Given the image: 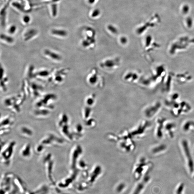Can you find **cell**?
Segmentation results:
<instances>
[{
	"label": "cell",
	"instance_id": "5b68a950",
	"mask_svg": "<svg viewBox=\"0 0 194 194\" xmlns=\"http://www.w3.org/2000/svg\"><path fill=\"white\" fill-rule=\"evenodd\" d=\"M50 71L47 70H41L35 72L34 77L39 78H45L50 75Z\"/></svg>",
	"mask_w": 194,
	"mask_h": 194
},
{
	"label": "cell",
	"instance_id": "52a82bcc",
	"mask_svg": "<svg viewBox=\"0 0 194 194\" xmlns=\"http://www.w3.org/2000/svg\"><path fill=\"white\" fill-rule=\"evenodd\" d=\"M37 33V31L35 30H31L26 33L24 34V40L28 41L33 38Z\"/></svg>",
	"mask_w": 194,
	"mask_h": 194
},
{
	"label": "cell",
	"instance_id": "6da1fadb",
	"mask_svg": "<svg viewBox=\"0 0 194 194\" xmlns=\"http://www.w3.org/2000/svg\"><path fill=\"white\" fill-rule=\"evenodd\" d=\"M43 53L45 57L53 62H61L62 60V57L60 54L50 49H45Z\"/></svg>",
	"mask_w": 194,
	"mask_h": 194
},
{
	"label": "cell",
	"instance_id": "3957f363",
	"mask_svg": "<svg viewBox=\"0 0 194 194\" xmlns=\"http://www.w3.org/2000/svg\"><path fill=\"white\" fill-rule=\"evenodd\" d=\"M66 70H61L58 71L55 75L54 78H53V81L55 84H59L64 80V77L66 75Z\"/></svg>",
	"mask_w": 194,
	"mask_h": 194
},
{
	"label": "cell",
	"instance_id": "ac0fdd59",
	"mask_svg": "<svg viewBox=\"0 0 194 194\" xmlns=\"http://www.w3.org/2000/svg\"><path fill=\"white\" fill-rule=\"evenodd\" d=\"M96 0H88V3L90 4H93L95 3Z\"/></svg>",
	"mask_w": 194,
	"mask_h": 194
},
{
	"label": "cell",
	"instance_id": "2e32d148",
	"mask_svg": "<svg viewBox=\"0 0 194 194\" xmlns=\"http://www.w3.org/2000/svg\"><path fill=\"white\" fill-rule=\"evenodd\" d=\"M165 148V146L164 145H161L160 146H159L158 148H157L156 149V150H155V152H159V151H161L163 150Z\"/></svg>",
	"mask_w": 194,
	"mask_h": 194
},
{
	"label": "cell",
	"instance_id": "ba28073f",
	"mask_svg": "<svg viewBox=\"0 0 194 194\" xmlns=\"http://www.w3.org/2000/svg\"><path fill=\"white\" fill-rule=\"evenodd\" d=\"M0 38L1 40L7 44H12L14 42V39L12 37L4 34L1 35Z\"/></svg>",
	"mask_w": 194,
	"mask_h": 194
},
{
	"label": "cell",
	"instance_id": "e0dca14e",
	"mask_svg": "<svg viewBox=\"0 0 194 194\" xmlns=\"http://www.w3.org/2000/svg\"><path fill=\"white\" fill-rule=\"evenodd\" d=\"M24 21L27 24L28 22H29L30 21V18L28 16H26L24 17Z\"/></svg>",
	"mask_w": 194,
	"mask_h": 194
},
{
	"label": "cell",
	"instance_id": "9c48e42d",
	"mask_svg": "<svg viewBox=\"0 0 194 194\" xmlns=\"http://www.w3.org/2000/svg\"><path fill=\"white\" fill-rule=\"evenodd\" d=\"M30 146L29 145H27L22 151V155L24 156L27 157L29 156L30 154Z\"/></svg>",
	"mask_w": 194,
	"mask_h": 194
},
{
	"label": "cell",
	"instance_id": "7c38bea8",
	"mask_svg": "<svg viewBox=\"0 0 194 194\" xmlns=\"http://www.w3.org/2000/svg\"><path fill=\"white\" fill-rule=\"evenodd\" d=\"M52 12L54 16H55L57 15V5L54 4H53L52 6Z\"/></svg>",
	"mask_w": 194,
	"mask_h": 194
},
{
	"label": "cell",
	"instance_id": "277c9868",
	"mask_svg": "<svg viewBox=\"0 0 194 194\" xmlns=\"http://www.w3.org/2000/svg\"><path fill=\"white\" fill-rule=\"evenodd\" d=\"M1 89L3 91H5L7 90V84L8 82V78L5 75L4 70L1 68Z\"/></svg>",
	"mask_w": 194,
	"mask_h": 194
},
{
	"label": "cell",
	"instance_id": "8fae6325",
	"mask_svg": "<svg viewBox=\"0 0 194 194\" xmlns=\"http://www.w3.org/2000/svg\"><path fill=\"white\" fill-rule=\"evenodd\" d=\"M100 12L99 9H95L92 12L91 14V16L92 17H96L98 16L100 14Z\"/></svg>",
	"mask_w": 194,
	"mask_h": 194
},
{
	"label": "cell",
	"instance_id": "30bf717a",
	"mask_svg": "<svg viewBox=\"0 0 194 194\" xmlns=\"http://www.w3.org/2000/svg\"><path fill=\"white\" fill-rule=\"evenodd\" d=\"M22 133H24V134H27V135H31V136L32 134V132L30 130L27 128H22Z\"/></svg>",
	"mask_w": 194,
	"mask_h": 194
},
{
	"label": "cell",
	"instance_id": "5bb4252c",
	"mask_svg": "<svg viewBox=\"0 0 194 194\" xmlns=\"http://www.w3.org/2000/svg\"><path fill=\"white\" fill-rule=\"evenodd\" d=\"M13 4L14 6L17 7V8H18V9H20V10H24V8H23V7H22V6L21 5H20V4H19L17 3H13Z\"/></svg>",
	"mask_w": 194,
	"mask_h": 194
},
{
	"label": "cell",
	"instance_id": "7a4b0ae2",
	"mask_svg": "<svg viewBox=\"0 0 194 194\" xmlns=\"http://www.w3.org/2000/svg\"><path fill=\"white\" fill-rule=\"evenodd\" d=\"M182 144L184 151H185V154L188 158V165L190 169V170L192 171L193 170L194 168V161H193V160L192 159L190 151V150H189L188 144L187 142L185 140L183 141Z\"/></svg>",
	"mask_w": 194,
	"mask_h": 194
},
{
	"label": "cell",
	"instance_id": "9a60e30c",
	"mask_svg": "<svg viewBox=\"0 0 194 194\" xmlns=\"http://www.w3.org/2000/svg\"><path fill=\"white\" fill-rule=\"evenodd\" d=\"M108 28L109 30L112 31V32H113V33H116V31H117L115 27H114L113 26L110 25L109 26Z\"/></svg>",
	"mask_w": 194,
	"mask_h": 194
},
{
	"label": "cell",
	"instance_id": "8992f818",
	"mask_svg": "<svg viewBox=\"0 0 194 194\" xmlns=\"http://www.w3.org/2000/svg\"><path fill=\"white\" fill-rule=\"evenodd\" d=\"M51 33L53 35L64 38L67 36V32L63 30L54 29L51 31Z\"/></svg>",
	"mask_w": 194,
	"mask_h": 194
},
{
	"label": "cell",
	"instance_id": "4fadbf2b",
	"mask_svg": "<svg viewBox=\"0 0 194 194\" xmlns=\"http://www.w3.org/2000/svg\"><path fill=\"white\" fill-rule=\"evenodd\" d=\"M16 28L15 26H12L9 28L8 30V32L10 34H13L15 33Z\"/></svg>",
	"mask_w": 194,
	"mask_h": 194
}]
</instances>
